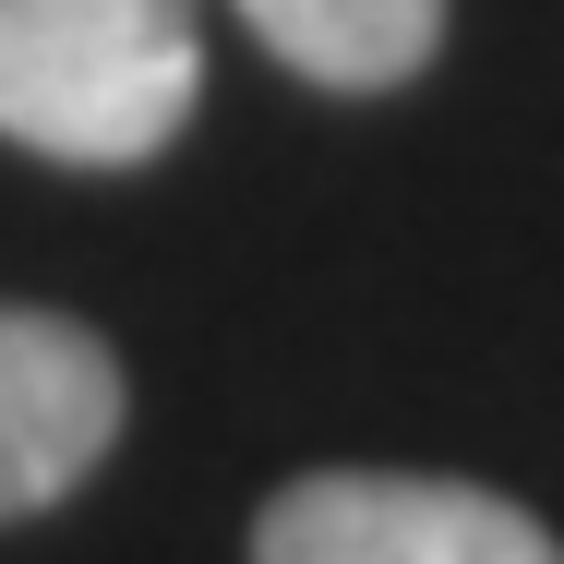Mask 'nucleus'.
Listing matches in <instances>:
<instances>
[{
  "label": "nucleus",
  "instance_id": "1",
  "mask_svg": "<svg viewBox=\"0 0 564 564\" xmlns=\"http://www.w3.org/2000/svg\"><path fill=\"white\" fill-rule=\"evenodd\" d=\"M205 85L193 0H0V132L61 169H144Z\"/></svg>",
  "mask_w": 564,
  "mask_h": 564
},
{
  "label": "nucleus",
  "instance_id": "2",
  "mask_svg": "<svg viewBox=\"0 0 564 564\" xmlns=\"http://www.w3.org/2000/svg\"><path fill=\"white\" fill-rule=\"evenodd\" d=\"M252 564H564L553 529L480 480H409V468H313L264 505Z\"/></svg>",
  "mask_w": 564,
  "mask_h": 564
},
{
  "label": "nucleus",
  "instance_id": "4",
  "mask_svg": "<svg viewBox=\"0 0 564 564\" xmlns=\"http://www.w3.org/2000/svg\"><path fill=\"white\" fill-rule=\"evenodd\" d=\"M240 24L313 85H409L445 36V0H240Z\"/></svg>",
  "mask_w": 564,
  "mask_h": 564
},
{
  "label": "nucleus",
  "instance_id": "3",
  "mask_svg": "<svg viewBox=\"0 0 564 564\" xmlns=\"http://www.w3.org/2000/svg\"><path fill=\"white\" fill-rule=\"evenodd\" d=\"M120 433V360L73 313H0V517L61 505Z\"/></svg>",
  "mask_w": 564,
  "mask_h": 564
}]
</instances>
